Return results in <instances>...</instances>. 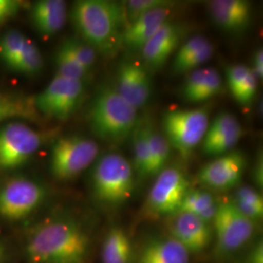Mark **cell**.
Masks as SVG:
<instances>
[{
	"instance_id": "6da1fadb",
	"label": "cell",
	"mask_w": 263,
	"mask_h": 263,
	"mask_svg": "<svg viewBox=\"0 0 263 263\" xmlns=\"http://www.w3.org/2000/svg\"><path fill=\"white\" fill-rule=\"evenodd\" d=\"M91 239L73 218L58 217L28 236L26 254L30 263H87Z\"/></svg>"
},
{
	"instance_id": "7a4b0ae2",
	"label": "cell",
	"mask_w": 263,
	"mask_h": 263,
	"mask_svg": "<svg viewBox=\"0 0 263 263\" xmlns=\"http://www.w3.org/2000/svg\"><path fill=\"white\" fill-rule=\"evenodd\" d=\"M70 19L85 43L104 56H112L121 45L125 27L122 3L111 0H78Z\"/></svg>"
},
{
	"instance_id": "3957f363",
	"label": "cell",
	"mask_w": 263,
	"mask_h": 263,
	"mask_svg": "<svg viewBox=\"0 0 263 263\" xmlns=\"http://www.w3.org/2000/svg\"><path fill=\"white\" fill-rule=\"evenodd\" d=\"M137 110L113 87H104L95 97L90 124L95 134L109 142H121L137 125Z\"/></svg>"
},
{
	"instance_id": "277c9868",
	"label": "cell",
	"mask_w": 263,
	"mask_h": 263,
	"mask_svg": "<svg viewBox=\"0 0 263 263\" xmlns=\"http://www.w3.org/2000/svg\"><path fill=\"white\" fill-rule=\"evenodd\" d=\"M95 197L107 206H119L132 197L135 175L131 163L121 154L107 153L95 165L92 173Z\"/></svg>"
},
{
	"instance_id": "5b68a950",
	"label": "cell",
	"mask_w": 263,
	"mask_h": 263,
	"mask_svg": "<svg viewBox=\"0 0 263 263\" xmlns=\"http://www.w3.org/2000/svg\"><path fill=\"white\" fill-rule=\"evenodd\" d=\"M209 125V112L205 108L174 109L163 118L165 138L183 157H188L203 141Z\"/></svg>"
},
{
	"instance_id": "8992f818",
	"label": "cell",
	"mask_w": 263,
	"mask_h": 263,
	"mask_svg": "<svg viewBox=\"0 0 263 263\" xmlns=\"http://www.w3.org/2000/svg\"><path fill=\"white\" fill-rule=\"evenodd\" d=\"M99 154V146L94 141L81 136L60 138L51 152L50 167L54 178L68 180L87 169Z\"/></svg>"
},
{
	"instance_id": "52a82bcc",
	"label": "cell",
	"mask_w": 263,
	"mask_h": 263,
	"mask_svg": "<svg viewBox=\"0 0 263 263\" xmlns=\"http://www.w3.org/2000/svg\"><path fill=\"white\" fill-rule=\"evenodd\" d=\"M216 233V249L221 254L238 252L254 237L256 222L244 216L232 203L218 204L213 220Z\"/></svg>"
},
{
	"instance_id": "ba28073f",
	"label": "cell",
	"mask_w": 263,
	"mask_h": 263,
	"mask_svg": "<svg viewBox=\"0 0 263 263\" xmlns=\"http://www.w3.org/2000/svg\"><path fill=\"white\" fill-rule=\"evenodd\" d=\"M45 196V188L32 179H9L0 186V216L12 221L27 218L41 206Z\"/></svg>"
},
{
	"instance_id": "9c48e42d",
	"label": "cell",
	"mask_w": 263,
	"mask_h": 263,
	"mask_svg": "<svg viewBox=\"0 0 263 263\" xmlns=\"http://www.w3.org/2000/svg\"><path fill=\"white\" fill-rule=\"evenodd\" d=\"M190 190V181L181 170L170 167L157 175L146 199V209L156 216H173Z\"/></svg>"
},
{
	"instance_id": "30bf717a",
	"label": "cell",
	"mask_w": 263,
	"mask_h": 263,
	"mask_svg": "<svg viewBox=\"0 0 263 263\" xmlns=\"http://www.w3.org/2000/svg\"><path fill=\"white\" fill-rule=\"evenodd\" d=\"M83 94V81L56 74L34 98V105L36 110L47 117L65 120L76 111Z\"/></svg>"
},
{
	"instance_id": "8fae6325",
	"label": "cell",
	"mask_w": 263,
	"mask_h": 263,
	"mask_svg": "<svg viewBox=\"0 0 263 263\" xmlns=\"http://www.w3.org/2000/svg\"><path fill=\"white\" fill-rule=\"evenodd\" d=\"M42 144V136L27 124L10 122L0 129V170L16 169Z\"/></svg>"
},
{
	"instance_id": "7c38bea8",
	"label": "cell",
	"mask_w": 263,
	"mask_h": 263,
	"mask_svg": "<svg viewBox=\"0 0 263 263\" xmlns=\"http://www.w3.org/2000/svg\"><path fill=\"white\" fill-rule=\"evenodd\" d=\"M247 167V159L240 151L220 155L204 165L198 173L201 184L213 190L223 191L241 181Z\"/></svg>"
},
{
	"instance_id": "4fadbf2b",
	"label": "cell",
	"mask_w": 263,
	"mask_h": 263,
	"mask_svg": "<svg viewBox=\"0 0 263 263\" xmlns=\"http://www.w3.org/2000/svg\"><path fill=\"white\" fill-rule=\"evenodd\" d=\"M115 89L136 109L144 106L152 91L147 68L137 61L124 60L117 68Z\"/></svg>"
},
{
	"instance_id": "5bb4252c",
	"label": "cell",
	"mask_w": 263,
	"mask_h": 263,
	"mask_svg": "<svg viewBox=\"0 0 263 263\" xmlns=\"http://www.w3.org/2000/svg\"><path fill=\"white\" fill-rule=\"evenodd\" d=\"M167 228L170 236L182 245L190 254L207 249L213 237L211 224L187 212L179 211L169 216Z\"/></svg>"
},
{
	"instance_id": "9a60e30c",
	"label": "cell",
	"mask_w": 263,
	"mask_h": 263,
	"mask_svg": "<svg viewBox=\"0 0 263 263\" xmlns=\"http://www.w3.org/2000/svg\"><path fill=\"white\" fill-rule=\"evenodd\" d=\"M243 136V128L233 114L219 113L209 125L202 149L209 156H220L231 151Z\"/></svg>"
},
{
	"instance_id": "2e32d148",
	"label": "cell",
	"mask_w": 263,
	"mask_h": 263,
	"mask_svg": "<svg viewBox=\"0 0 263 263\" xmlns=\"http://www.w3.org/2000/svg\"><path fill=\"white\" fill-rule=\"evenodd\" d=\"M208 10L214 23L228 33H241L252 21V4L246 0H213Z\"/></svg>"
},
{
	"instance_id": "e0dca14e",
	"label": "cell",
	"mask_w": 263,
	"mask_h": 263,
	"mask_svg": "<svg viewBox=\"0 0 263 263\" xmlns=\"http://www.w3.org/2000/svg\"><path fill=\"white\" fill-rule=\"evenodd\" d=\"M181 28L179 25L164 24L141 48V55L146 68L158 69L179 46Z\"/></svg>"
},
{
	"instance_id": "ac0fdd59",
	"label": "cell",
	"mask_w": 263,
	"mask_h": 263,
	"mask_svg": "<svg viewBox=\"0 0 263 263\" xmlns=\"http://www.w3.org/2000/svg\"><path fill=\"white\" fill-rule=\"evenodd\" d=\"M170 14L171 8H160L135 20L123 29L121 45L130 50H141L154 33L168 22Z\"/></svg>"
},
{
	"instance_id": "d6986e66",
	"label": "cell",
	"mask_w": 263,
	"mask_h": 263,
	"mask_svg": "<svg viewBox=\"0 0 263 263\" xmlns=\"http://www.w3.org/2000/svg\"><path fill=\"white\" fill-rule=\"evenodd\" d=\"M66 3L63 0H39L30 11L33 28L44 37L55 35L66 25Z\"/></svg>"
},
{
	"instance_id": "ffe728a7",
	"label": "cell",
	"mask_w": 263,
	"mask_h": 263,
	"mask_svg": "<svg viewBox=\"0 0 263 263\" xmlns=\"http://www.w3.org/2000/svg\"><path fill=\"white\" fill-rule=\"evenodd\" d=\"M137 263H190V253L171 236L157 237L142 246Z\"/></svg>"
},
{
	"instance_id": "44dd1931",
	"label": "cell",
	"mask_w": 263,
	"mask_h": 263,
	"mask_svg": "<svg viewBox=\"0 0 263 263\" xmlns=\"http://www.w3.org/2000/svg\"><path fill=\"white\" fill-rule=\"evenodd\" d=\"M134 252L130 237L120 227L111 228L104 238L103 263H133Z\"/></svg>"
},
{
	"instance_id": "7402d4cb",
	"label": "cell",
	"mask_w": 263,
	"mask_h": 263,
	"mask_svg": "<svg viewBox=\"0 0 263 263\" xmlns=\"http://www.w3.org/2000/svg\"><path fill=\"white\" fill-rule=\"evenodd\" d=\"M218 204L211 192L202 189H190L183 199L179 211L195 215L211 224L216 216Z\"/></svg>"
},
{
	"instance_id": "603a6c76",
	"label": "cell",
	"mask_w": 263,
	"mask_h": 263,
	"mask_svg": "<svg viewBox=\"0 0 263 263\" xmlns=\"http://www.w3.org/2000/svg\"><path fill=\"white\" fill-rule=\"evenodd\" d=\"M134 166L140 178L151 176V151L147 136V123L136 125L133 131Z\"/></svg>"
},
{
	"instance_id": "cb8c5ba5",
	"label": "cell",
	"mask_w": 263,
	"mask_h": 263,
	"mask_svg": "<svg viewBox=\"0 0 263 263\" xmlns=\"http://www.w3.org/2000/svg\"><path fill=\"white\" fill-rule=\"evenodd\" d=\"M36 113L34 99L0 93V123L14 118L32 119Z\"/></svg>"
},
{
	"instance_id": "d4e9b609",
	"label": "cell",
	"mask_w": 263,
	"mask_h": 263,
	"mask_svg": "<svg viewBox=\"0 0 263 263\" xmlns=\"http://www.w3.org/2000/svg\"><path fill=\"white\" fill-rule=\"evenodd\" d=\"M231 201L236 208L250 219L257 222L262 218V196L254 188L248 185L238 188L234 199Z\"/></svg>"
},
{
	"instance_id": "484cf974",
	"label": "cell",
	"mask_w": 263,
	"mask_h": 263,
	"mask_svg": "<svg viewBox=\"0 0 263 263\" xmlns=\"http://www.w3.org/2000/svg\"><path fill=\"white\" fill-rule=\"evenodd\" d=\"M147 136L151 151V176H157L170 157V144L163 134L156 131L151 123H147Z\"/></svg>"
},
{
	"instance_id": "4316f807",
	"label": "cell",
	"mask_w": 263,
	"mask_h": 263,
	"mask_svg": "<svg viewBox=\"0 0 263 263\" xmlns=\"http://www.w3.org/2000/svg\"><path fill=\"white\" fill-rule=\"evenodd\" d=\"M43 57L33 41L27 38L12 69L28 76L38 74L43 68Z\"/></svg>"
},
{
	"instance_id": "83f0119b",
	"label": "cell",
	"mask_w": 263,
	"mask_h": 263,
	"mask_svg": "<svg viewBox=\"0 0 263 263\" xmlns=\"http://www.w3.org/2000/svg\"><path fill=\"white\" fill-rule=\"evenodd\" d=\"M57 74L69 79L83 81L89 71L81 66L64 45L58 49L55 56Z\"/></svg>"
},
{
	"instance_id": "f1b7e54d",
	"label": "cell",
	"mask_w": 263,
	"mask_h": 263,
	"mask_svg": "<svg viewBox=\"0 0 263 263\" xmlns=\"http://www.w3.org/2000/svg\"><path fill=\"white\" fill-rule=\"evenodd\" d=\"M27 37L18 29H10L0 38V59L12 68L22 52Z\"/></svg>"
},
{
	"instance_id": "f546056e",
	"label": "cell",
	"mask_w": 263,
	"mask_h": 263,
	"mask_svg": "<svg viewBox=\"0 0 263 263\" xmlns=\"http://www.w3.org/2000/svg\"><path fill=\"white\" fill-rule=\"evenodd\" d=\"M121 3L124 12L125 27L153 10L171 8L174 5L172 1L168 0H129Z\"/></svg>"
},
{
	"instance_id": "4dcf8cb0",
	"label": "cell",
	"mask_w": 263,
	"mask_h": 263,
	"mask_svg": "<svg viewBox=\"0 0 263 263\" xmlns=\"http://www.w3.org/2000/svg\"><path fill=\"white\" fill-rule=\"evenodd\" d=\"M63 45L85 69L90 71L93 68L97 60V52L94 48L77 39H68L63 43Z\"/></svg>"
},
{
	"instance_id": "1f68e13d",
	"label": "cell",
	"mask_w": 263,
	"mask_h": 263,
	"mask_svg": "<svg viewBox=\"0 0 263 263\" xmlns=\"http://www.w3.org/2000/svg\"><path fill=\"white\" fill-rule=\"evenodd\" d=\"M222 88V80L219 73L214 68H210L206 79L199 87L196 93L190 99L191 103H200L219 94Z\"/></svg>"
},
{
	"instance_id": "d6a6232c",
	"label": "cell",
	"mask_w": 263,
	"mask_h": 263,
	"mask_svg": "<svg viewBox=\"0 0 263 263\" xmlns=\"http://www.w3.org/2000/svg\"><path fill=\"white\" fill-rule=\"evenodd\" d=\"M214 55V46L213 44L208 41L207 43L202 48H200L197 52L188 58L185 62H183L180 66H178L176 69L173 70L175 74H180L185 72H191L197 69L199 66L204 65Z\"/></svg>"
},
{
	"instance_id": "836d02e7",
	"label": "cell",
	"mask_w": 263,
	"mask_h": 263,
	"mask_svg": "<svg viewBox=\"0 0 263 263\" xmlns=\"http://www.w3.org/2000/svg\"><path fill=\"white\" fill-rule=\"evenodd\" d=\"M257 82L258 79L254 76L253 70H251L247 78L245 79L244 82L240 85L235 91L232 92L236 101L243 105L251 104L256 93Z\"/></svg>"
},
{
	"instance_id": "e575fe53",
	"label": "cell",
	"mask_w": 263,
	"mask_h": 263,
	"mask_svg": "<svg viewBox=\"0 0 263 263\" xmlns=\"http://www.w3.org/2000/svg\"><path fill=\"white\" fill-rule=\"evenodd\" d=\"M208 41L209 40L207 38L203 35H196L188 39L187 41L179 48L177 55L175 57L172 66L173 70L180 66L183 62H185L188 58L194 55L200 48L203 47L207 43Z\"/></svg>"
},
{
	"instance_id": "d590c367",
	"label": "cell",
	"mask_w": 263,
	"mask_h": 263,
	"mask_svg": "<svg viewBox=\"0 0 263 263\" xmlns=\"http://www.w3.org/2000/svg\"><path fill=\"white\" fill-rule=\"evenodd\" d=\"M211 67L206 68H197L190 72L186 77V80L182 88L183 97L186 101H190V99L193 97V95L196 93L199 87L203 83V81L206 79L208 73L210 71Z\"/></svg>"
},
{
	"instance_id": "8d00e7d4",
	"label": "cell",
	"mask_w": 263,
	"mask_h": 263,
	"mask_svg": "<svg viewBox=\"0 0 263 263\" xmlns=\"http://www.w3.org/2000/svg\"><path fill=\"white\" fill-rule=\"evenodd\" d=\"M251 70H252L251 67L242 64L233 65L227 68L226 76H227V81H228L231 93L235 91L236 89L244 82L245 79L247 78V76L250 73Z\"/></svg>"
},
{
	"instance_id": "74e56055",
	"label": "cell",
	"mask_w": 263,
	"mask_h": 263,
	"mask_svg": "<svg viewBox=\"0 0 263 263\" xmlns=\"http://www.w3.org/2000/svg\"><path fill=\"white\" fill-rule=\"evenodd\" d=\"M21 4L15 0H0V26L19 11Z\"/></svg>"
},
{
	"instance_id": "f35d334b",
	"label": "cell",
	"mask_w": 263,
	"mask_h": 263,
	"mask_svg": "<svg viewBox=\"0 0 263 263\" xmlns=\"http://www.w3.org/2000/svg\"><path fill=\"white\" fill-rule=\"evenodd\" d=\"M244 263H263L262 240L256 241L246 255Z\"/></svg>"
},
{
	"instance_id": "ab89813d",
	"label": "cell",
	"mask_w": 263,
	"mask_h": 263,
	"mask_svg": "<svg viewBox=\"0 0 263 263\" xmlns=\"http://www.w3.org/2000/svg\"><path fill=\"white\" fill-rule=\"evenodd\" d=\"M253 72L257 79H261L263 76V52L262 49H257L254 54Z\"/></svg>"
},
{
	"instance_id": "60d3db41",
	"label": "cell",
	"mask_w": 263,
	"mask_h": 263,
	"mask_svg": "<svg viewBox=\"0 0 263 263\" xmlns=\"http://www.w3.org/2000/svg\"><path fill=\"white\" fill-rule=\"evenodd\" d=\"M262 157L256 160L254 166V179L257 186H262Z\"/></svg>"
},
{
	"instance_id": "b9f144b4",
	"label": "cell",
	"mask_w": 263,
	"mask_h": 263,
	"mask_svg": "<svg viewBox=\"0 0 263 263\" xmlns=\"http://www.w3.org/2000/svg\"><path fill=\"white\" fill-rule=\"evenodd\" d=\"M2 256H3V251H2V248H1V246H0V260H1Z\"/></svg>"
}]
</instances>
